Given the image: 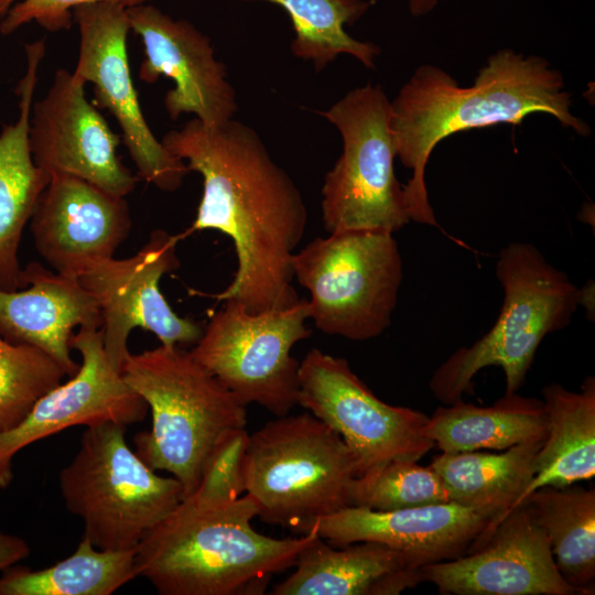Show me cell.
Masks as SVG:
<instances>
[{"label": "cell", "mask_w": 595, "mask_h": 595, "mask_svg": "<svg viewBox=\"0 0 595 595\" xmlns=\"http://www.w3.org/2000/svg\"><path fill=\"white\" fill-rule=\"evenodd\" d=\"M204 326L191 356L242 404L257 403L277 416L298 404L300 363L292 347L311 335L307 301L261 313L226 300Z\"/></svg>", "instance_id": "cell-10"}, {"label": "cell", "mask_w": 595, "mask_h": 595, "mask_svg": "<svg viewBox=\"0 0 595 595\" xmlns=\"http://www.w3.org/2000/svg\"><path fill=\"white\" fill-rule=\"evenodd\" d=\"M136 550H100L84 538L64 560L42 570L10 566L0 595H111L137 577Z\"/></svg>", "instance_id": "cell-27"}, {"label": "cell", "mask_w": 595, "mask_h": 595, "mask_svg": "<svg viewBox=\"0 0 595 595\" xmlns=\"http://www.w3.org/2000/svg\"><path fill=\"white\" fill-rule=\"evenodd\" d=\"M248 439L246 428L224 434L213 448L195 491L216 497L244 495L242 469Z\"/></svg>", "instance_id": "cell-32"}, {"label": "cell", "mask_w": 595, "mask_h": 595, "mask_svg": "<svg viewBox=\"0 0 595 595\" xmlns=\"http://www.w3.org/2000/svg\"><path fill=\"white\" fill-rule=\"evenodd\" d=\"M126 428L86 426L76 455L58 475L66 508L100 550H136L184 498L176 478L160 476L128 446Z\"/></svg>", "instance_id": "cell-7"}, {"label": "cell", "mask_w": 595, "mask_h": 595, "mask_svg": "<svg viewBox=\"0 0 595 595\" xmlns=\"http://www.w3.org/2000/svg\"><path fill=\"white\" fill-rule=\"evenodd\" d=\"M541 393L547 434L534 477L516 506L541 487H564L595 476V378L586 377L577 392L553 382Z\"/></svg>", "instance_id": "cell-23"}, {"label": "cell", "mask_w": 595, "mask_h": 595, "mask_svg": "<svg viewBox=\"0 0 595 595\" xmlns=\"http://www.w3.org/2000/svg\"><path fill=\"white\" fill-rule=\"evenodd\" d=\"M30 554V545L18 536L0 532V571L17 564Z\"/></svg>", "instance_id": "cell-33"}, {"label": "cell", "mask_w": 595, "mask_h": 595, "mask_svg": "<svg viewBox=\"0 0 595 595\" xmlns=\"http://www.w3.org/2000/svg\"><path fill=\"white\" fill-rule=\"evenodd\" d=\"M494 509L444 502L389 511L351 506L307 526L334 547L374 541L399 550L421 567L456 559L482 543L502 518Z\"/></svg>", "instance_id": "cell-18"}, {"label": "cell", "mask_w": 595, "mask_h": 595, "mask_svg": "<svg viewBox=\"0 0 595 595\" xmlns=\"http://www.w3.org/2000/svg\"><path fill=\"white\" fill-rule=\"evenodd\" d=\"M181 239L155 229L133 256L105 259L78 277L97 302L105 351L119 371L130 354L128 339L134 328L151 332L161 345L180 347L195 345L204 332L203 324L178 316L160 291L161 278L180 267Z\"/></svg>", "instance_id": "cell-13"}, {"label": "cell", "mask_w": 595, "mask_h": 595, "mask_svg": "<svg viewBox=\"0 0 595 595\" xmlns=\"http://www.w3.org/2000/svg\"><path fill=\"white\" fill-rule=\"evenodd\" d=\"M39 255L62 274L78 278L113 257L131 229L126 197L82 178L52 175L30 219Z\"/></svg>", "instance_id": "cell-19"}, {"label": "cell", "mask_w": 595, "mask_h": 595, "mask_svg": "<svg viewBox=\"0 0 595 595\" xmlns=\"http://www.w3.org/2000/svg\"><path fill=\"white\" fill-rule=\"evenodd\" d=\"M161 142L203 177L196 217L181 237L217 230L234 244V279L213 296L236 301L253 314L295 304L300 299L292 285V259L306 229L307 209L259 134L234 118L207 126L194 117Z\"/></svg>", "instance_id": "cell-1"}, {"label": "cell", "mask_w": 595, "mask_h": 595, "mask_svg": "<svg viewBox=\"0 0 595 595\" xmlns=\"http://www.w3.org/2000/svg\"><path fill=\"white\" fill-rule=\"evenodd\" d=\"M547 415L541 399L517 392L504 394L491 405L463 400L443 404L429 416L425 435L441 452L504 451L543 441Z\"/></svg>", "instance_id": "cell-24"}, {"label": "cell", "mask_w": 595, "mask_h": 595, "mask_svg": "<svg viewBox=\"0 0 595 595\" xmlns=\"http://www.w3.org/2000/svg\"><path fill=\"white\" fill-rule=\"evenodd\" d=\"M86 83L65 68L46 95L32 104L29 144L35 165L48 176L69 175L126 197L139 177L127 169L115 133L85 94Z\"/></svg>", "instance_id": "cell-14"}, {"label": "cell", "mask_w": 595, "mask_h": 595, "mask_svg": "<svg viewBox=\"0 0 595 595\" xmlns=\"http://www.w3.org/2000/svg\"><path fill=\"white\" fill-rule=\"evenodd\" d=\"M72 12L80 36L74 73L94 84L95 105L118 122L139 178L164 192L176 191L190 170L156 139L142 113L129 65L127 8L102 1Z\"/></svg>", "instance_id": "cell-12"}, {"label": "cell", "mask_w": 595, "mask_h": 595, "mask_svg": "<svg viewBox=\"0 0 595 595\" xmlns=\"http://www.w3.org/2000/svg\"><path fill=\"white\" fill-rule=\"evenodd\" d=\"M544 531L556 567L581 595L595 592V488L578 483L532 491L522 502Z\"/></svg>", "instance_id": "cell-26"}, {"label": "cell", "mask_w": 595, "mask_h": 595, "mask_svg": "<svg viewBox=\"0 0 595 595\" xmlns=\"http://www.w3.org/2000/svg\"><path fill=\"white\" fill-rule=\"evenodd\" d=\"M258 507L248 494L216 497L199 491L176 508L139 543L137 576L161 595L263 594L272 575L293 567L317 534L278 539L251 521Z\"/></svg>", "instance_id": "cell-3"}, {"label": "cell", "mask_w": 595, "mask_h": 595, "mask_svg": "<svg viewBox=\"0 0 595 595\" xmlns=\"http://www.w3.org/2000/svg\"><path fill=\"white\" fill-rule=\"evenodd\" d=\"M121 375L151 411L150 430L133 437L136 453L176 478L184 497L193 494L219 439L246 428L247 405L180 346L130 353Z\"/></svg>", "instance_id": "cell-4"}, {"label": "cell", "mask_w": 595, "mask_h": 595, "mask_svg": "<svg viewBox=\"0 0 595 595\" xmlns=\"http://www.w3.org/2000/svg\"><path fill=\"white\" fill-rule=\"evenodd\" d=\"M263 1L281 7L290 17L295 36L291 51L309 61L316 71L325 68L340 54H348L365 67L375 68L380 48L350 36L345 25L361 18L372 4L367 0H239Z\"/></svg>", "instance_id": "cell-28"}, {"label": "cell", "mask_w": 595, "mask_h": 595, "mask_svg": "<svg viewBox=\"0 0 595 595\" xmlns=\"http://www.w3.org/2000/svg\"><path fill=\"white\" fill-rule=\"evenodd\" d=\"M127 15L143 44L139 78L153 84L164 76L174 84L163 99L170 119L194 113L204 125L217 126L234 118L236 91L208 36L190 21L175 20L152 4L129 7Z\"/></svg>", "instance_id": "cell-17"}, {"label": "cell", "mask_w": 595, "mask_h": 595, "mask_svg": "<svg viewBox=\"0 0 595 595\" xmlns=\"http://www.w3.org/2000/svg\"><path fill=\"white\" fill-rule=\"evenodd\" d=\"M298 404L340 435L356 455L359 491L394 462H418L432 447L423 412L381 401L345 358L312 348L300 363ZM358 502V499H357Z\"/></svg>", "instance_id": "cell-11"}, {"label": "cell", "mask_w": 595, "mask_h": 595, "mask_svg": "<svg viewBox=\"0 0 595 595\" xmlns=\"http://www.w3.org/2000/svg\"><path fill=\"white\" fill-rule=\"evenodd\" d=\"M102 1L129 8L150 0H0V33L9 35L31 22L52 33L67 31L74 23L75 7Z\"/></svg>", "instance_id": "cell-31"}, {"label": "cell", "mask_w": 595, "mask_h": 595, "mask_svg": "<svg viewBox=\"0 0 595 595\" xmlns=\"http://www.w3.org/2000/svg\"><path fill=\"white\" fill-rule=\"evenodd\" d=\"M451 502L447 490L431 466L413 461L385 467L359 493L357 506L389 511Z\"/></svg>", "instance_id": "cell-30"}, {"label": "cell", "mask_w": 595, "mask_h": 595, "mask_svg": "<svg viewBox=\"0 0 595 595\" xmlns=\"http://www.w3.org/2000/svg\"><path fill=\"white\" fill-rule=\"evenodd\" d=\"M571 105L561 72L542 56L512 48L493 54L469 87L437 66H419L390 101L396 155L412 170L403 185L410 220L439 227L425 184V167L439 142L472 129L520 125L532 113L551 115L588 137L591 127L571 112Z\"/></svg>", "instance_id": "cell-2"}, {"label": "cell", "mask_w": 595, "mask_h": 595, "mask_svg": "<svg viewBox=\"0 0 595 595\" xmlns=\"http://www.w3.org/2000/svg\"><path fill=\"white\" fill-rule=\"evenodd\" d=\"M65 376L62 367L41 349L12 344L0 336V433L17 426Z\"/></svg>", "instance_id": "cell-29"}, {"label": "cell", "mask_w": 595, "mask_h": 595, "mask_svg": "<svg viewBox=\"0 0 595 595\" xmlns=\"http://www.w3.org/2000/svg\"><path fill=\"white\" fill-rule=\"evenodd\" d=\"M496 277L504 290L500 314L480 339L461 347L432 374L429 388L442 404L463 400L483 368L498 366L506 394L524 383L542 339L565 328L578 304V288L529 242H511L499 253Z\"/></svg>", "instance_id": "cell-6"}, {"label": "cell", "mask_w": 595, "mask_h": 595, "mask_svg": "<svg viewBox=\"0 0 595 595\" xmlns=\"http://www.w3.org/2000/svg\"><path fill=\"white\" fill-rule=\"evenodd\" d=\"M24 288L0 290V336L41 349L73 376L79 364L71 356L75 327L101 326L97 302L78 278L37 262L23 269Z\"/></svg>", "instance_id": "cell-20"}, {"label": "cell", "mask_w": 595, "mask_h": 595, "mask_svg": "<svg viewBox=\"0 0 595 595\" xmlns=\"http://www.w3.org/2000/svg\"><path fill=\"white\" fill-rule=\"evenodd\" d=\"M390 100L380 85L348 91L320 111L340 133L343 150L322 187V219L328 234L386 230L410 221L403 185L394 172Z\"/></svg>", "instance_id": "cell-9"}, {"label": "cell", "mask_w": 595, "mask_h": 595, "mask_svg": "<svg viewBox=\"0 0 595 595\" xmlns=\"http://www.w3.org/2000/svg\"><path fill=\"white\" fill-rule=\"evenodd\" d=\"M443 595H581L559 572L549 540L523 501L468 553L421 567Z\"/></svg>", "instance_id": "cell-16"}, {"label": "cell", "mask_w": 595, "mask_h": 595, "mask_svg": "<svg viewBox=\"0 0 595 595\" xmlns=\"http://www.w3.org/2000/svg\"><path fill=\"white\" fill-rule=\"evenodd\" d=\"M242 475L257 517L303 534L314 520L357 506L361 472L340 435L307 411L249 434Z\"/></svg>", "instance_id": "cell-5"}, {"label": "cell", "mask_w": 595, "mask_h": 595, "mask_svg": "<svg viewBox=\"0 0 595 595\" xmlns=\"http://www.w3.org/2000/svg\"><path fill=\"white\" fill-rule=\"evenodd\" d=\"M440 0H408V7L413 17H423L437 6Z\"/></svg>", "instance_id": "cell-34"}, {"label": "cell", "mask_w": 595, "mask_h": 595, "mask_svg": "<svg viewBox=\"0 0 595 595\" xmlns=\"http://www.w3.org/2000/svg\"><path fill=\"white\" fill-rule=\"evenodd\" d=\"M82 364L65 383L43 394L13 429L0 433V488L13 478L12 461L24 447L76 425L142 421L148 404L109 361L101 328L79 327L71 340Z\"/></svg>", "instance_id": "cell-15"}, {"label": "cell", "mask_w": 595, "mask_h": 595, "mask_svg": "<svg viewBox=\"0 0 595 595\" xmlns=\"http://www.w3.org/2000/svg\"><path fill=\"white\" fill-rule=\"evenodd\" d=\"M293 567L273 595H398L422 582L414 560L374 541L334 547L316 536Z\"/></svg>", "instance_id": "cell-21"}, {"label": "cell", "mask_w": 595, "mask_h": 595, "mask_svg": "<svg viewBox=\"0 0 595 595\" xmlns=\"http://www.w3.org/2000/svg\"><path fill=\"white\" fill-rule=\"evenodd\" d=\"M543 441L521 443L500 453L441 452L430 466L441 478L451 502L505 513L516 507L534 477Z\"/></svg>", "instance_id": "cell-25"}, {"label": "cell", "mask_w": 595, "mask_h": 595, "mask_svg": "<svg viewBox=\"0 0 595 595\" xmlns=\"http://www.w3.org/2000/svg\"><path fill=\"white\" fill-rule=\"evenodd\" d=\"M309 290V318L324 334L363 342L391 324L403 277L393 234L347 230L315 238L292 259Z\"/></svg>", "instance_id": "cell-8"}, {"label": "cell", "mask_w": 595, "mask_h": 595, "mask_svg": "<svg viewBox=\"0 0 595 595\" xmlns=\"http://www.w3.org/2000/svg\"><path fill=\"white\" fill-rule=\"evenodd\" d=\"M26 71L19 82L17 122L0 132V290L24 288L18 252L24 227L50 181L31 154L29 125L37 72L45 54L44 40L25 44Z\"/></svg>", "instance_id": "cell-22"}]
</instances>
